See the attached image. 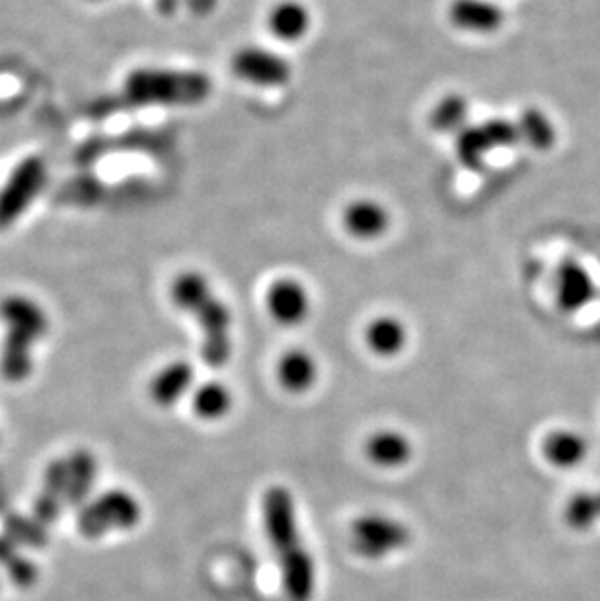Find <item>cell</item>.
<instances>
[{"label":"cell","mask_w":600,"mask_h":601,"mask_svg":"<svg viewBox=\"0 0 600 601\" xmlns=\"http://www.w3.org/2000/svg\"><path fill=\"white\" fill-rule=\"evenodd\" d=\"M7 571L8 579L12 580L16 587L30 588L38 580V566L22 555L16 556L14 561L8 564Z\"/></svg>","instance_id":"obj_28"},{"label":"cell","mask_w":600,"mask_h":601,"mask_svg":"<svg viewBox=\"0 0 600 601\" xmlns=\"http://www.w3.org/2000/svg\"><path fill=\"white\" fill-rule=\"evenodd\" d=\"M262 518L269 545L279 561L283 588L293 601H311L316 588V566L296 524L293 494L285 486L267 489Z\"/></svg>","instance_id":"obj_1"},{"label":"cell","mask_w":600,"mask_h":601,"mask_svg":"<svg viewBox=\"0 0 600 601\" xmlns=\"http://www.w3.org/2000/svg\"><path fill=\"white\" fill-rule=\"evenodd\" d=\"M195 317L199 322L205 341H203V361L210 366H223L230 358V309L225 302L218 298H210L205 302L201 308L195 312Z\"/></svg>","instance_id":"obj_7"},{"label":"cell","mask_w":600,"mask_h":601,"mask_svg":"<svg viewBox=\"0 0 600 601\" xmlns=\"http://www.w3.org/2000/svg\"><path fill=\"white\" fill-rule=\"evenodd\" d=\"M365 454L381 470H397L412 460V440L400 431L386 428L374 432L373 436L366 440Z\"/></svg>","instance_id":"obj_17"},{"label":"cell","mask_w":600,"mask_h":601,"mask_svg":"<svg viewBox=\"0 0 600 601\" xmlns=\"http://www.w3.org/2000/svg\"><path fill=\"white\" fill-rule=\"evenodd\" d=\"M565 524L576 532H589L600 522V491L579 493L565 504Z\"/></svg>","instance_id":"obj_24"},{"label":"cell","mask_w":600,"mask_h":601,"mask_svg":"<svg viewBox=\"0 0 600 601\" xmlns=\"http://www.w3.org/2000/svg\"><path fill=\"white\" fill-rule=\"evenodd\" d=\"M340 223L347 236L358 242L381 239L392 226V216L386 205L371 197L353 199L342 208Z\"/></svg>","instance_id":"obj_9"},{"label":"cell","mask_w":600,"mask_h":601,"mask_svg":"<svg viewBox=\"0 0 600 601\" xmlns=\"http://www.w3.org/2000/svg\"><path fill=\"white\" fill-rule=\"evenodd\" d=\"M4 535L14 541L16 545L43 548L47 543L46 525L39 524L36 518H23L10 514L4 522Z\"/></svg>","instance_id":"obj_26"},{"label":"cell","mask_w":600,"mask_h":601,"mask_svg":"<svg viewBox=\"0 0 600 601\" xmlns=\"http://www.w3.org/2000/svg\"><path fill=\"white\" fill-rule=\"evenodd\" d=\"M36 341L26 337L22 333L10 332L7 329V337L2 343L0 351V374L8 382H23L30 378L33 371V358H31V348Z\"/></svg>","instance_id":"obj_20"},{"label":"cell","mask_w":600,"mask_h":601,"mask_svg":"<svg viewBox=\"0 0 600 601\" xmlns=\"http://www.w3.org/2000/svg\"><path fill=\"white\" fill-rule=\"evenodd\" d=\"M215 294L210 288L209 278L199 270H184L174 277L170 285V298L181 312L195 314L205 302H209Z\"/></svg>","instance_id":"obj_21"},{"label":"cell","mask_w":600,"mask_h":601,"mask_svg":"<svg viewBox=\"0 0 600 601\" xmlns=\"http://www.w3.org/2000/svg\"><path fill=\"white\" fill-rule=\"evenodd\" d=\"M195 371L186 361L166 364L150 382V397L158 407H174L194 386Z\"/></svg>","instance_id":"obj_16"},{"label":"cell","mask_w":600,"mask_h":601,"mask_svg":"<svg viewBox=\"0 0 600 601\" xmlns=\"http://www.w3.org/2000/svg\"><path fill=\"white\" fill-rule=\"evenodd\" d=\"M233 72L256 86H283L291 78V65L281 55L264 47H244L233 57Z\"/></svg>","instance_id":"obj_6"},{"label":"cell","mask_w":600,"mask_h":601,"mask_svg":"<svg viewBox=\"0 0 600 601\" xmlns=\"http://www.w3.org/2000/svg\"><path fill=\"white\" fill-rule=\"evenodd\" d=\"M67 460V489L65 504L78 509L85 506L98 475V463L88 450H77Z\"/></svg>","instance_id":"obj_19"},{"label":"cell","mask_w":600,"mask_h":601,"mask_svg":"<svg viewBox=\"0 0 600 601\" xmlns=\"http://www.w3.org/2000/svg\"><path fill=\"white\" fill-rule=\"evenodd\" d=\"M311 28V8L303 0H279L267 12V31L281 43L303 41Z\"/></svg>","instance_id":"obj_11"},{"label":"cell","mask_w":600,"mask_h":601,"mask_svg":"<svg viewBox=\"0 0 600 601\" xmlns=\"http://www.w3.org/2000/svg\"><path fill=\"white\" fill-rule=\"evenodd\" d=\"M0 319L10 332H18L38 343L47 333L49 319L38 302L28 296L12 294L0 300Z\"/></svg>","instance_id":"obj_12"},{"label":"cell","mask_w":600,"mask_h":601,"mask_svg":"<svg viewBox=\"0 0 600 601\" xmlns=\"http://www.w3.org/2000/svg\"><path fill=\"white\" fill-rule=\"evenodd\" d=\"M407 327L396 316L382 314L366 324L365 345L374 356L378 358H394L404 351L407 345Z\"/></svg>","instance_id":"obj_15"},{"label":"cell","mask_w":600,"mask_h":601,"mask_svg":"<svg viewBox=\"0 0 600 601\" xmlns=\"http://www.w3.org/2000/svg\"><path fill=\"white\" fill-rule=\"evenodd\" d=\"M234 397L220 382H205L191 394V407L201 421H220L233 411Z\"/></svg>","instance_id":"obj_22"},{"label":"cell","mask_w":600,"mask_h":601,"mask_svg":"<svg viewBox=\"0 0 600 601\" xmlns=\"http://www.w3.org/2000/svg\"><path fill=\"white\" fill-rule=\"evenodd\" d=\"M459 139L460 160L470 168H475L482 164L483 156L490 150L511 147L517 140H521V137L517 125L503 119H493L480 127H466L460 132Z\"/></svg>","instance_id":"obj_8"},{"label":"cell","mask_w":600,"mask_h":601,"mask_svg":"<svg viewBox=\"0 0 600 601\" xmlns=\"http://www.w3.org/2000/svg\"><path fill=\"white\" fill-rule=\"evenodd\" d=\"M318 363L304 348H291L281 355L275 374L288 394H306L318 382Z\"/></svg>","instance_id":"obj_14"},{"label":"cell","mask_w":600,"mask_h":601,"mask_svg":"<svg viewBox=\"0 0 600 601\" xmlns=\"http://www.w3.org/2000/svg\"><path fill=\"white\" fill-rule=\"evenodd\" d=\"M468 101L460 93L446 96L436 104L431 114V124L435 129L443 132L459 131L466 124Z\"/></svg>","instance_id":"obj_25"},{"label":"cell","mask_w":600,"mask_h":601,"mask_svg":"<svg viewBox=\"0 0 600 601\" xmlns=\"http://www.w3.org/2000/svg\"><path fill=\"white\" fill-rule=\"evenodd\" d=\"M265 309L281 327H298L311 316L312 296L298 278H275L265 290Z\"/></svg>","instance_id":"obj_5"},{"label":"cell","mask_w":600,"mask_h":601,"mask_svg":"<svg viewBox=\"0 0 600 601\" xmlns=\"http://www.w3.org/2000/svg\"><path fill=\"white\" fill-rule=\"evenodd\" d=\"M446 18L452 28L472 36H491L503 28L505 10L495 0H451Z\"/></svg>","instance_id":"obj_10"},{"label":"cell","mask_w":600,"mask_h":601,"mask_svg":"<svg viewBox=\"0 0 600 601\" xmlns=\"http://www.w3.org/2000/svg\"><path fill=\"white\" fill-rule=\"evenodd\" d=\"M589 454L587 440L576 431H552L542 440V455L545 462L558 470H576Z\"/></svg>","instance_id":"obj_18"},{"label":"cell","mask_w":600,"mask_h":601,"mask_svg":"<svg viewBox=\"0 0 600 601\" xmlns=\"http://www.w3.org/2000/svg\"><path fill=\"white\" fill-rule=\"evenodd\" d=\"M62 501L61 496H57L53 493H47L41 489L36 504H33V518L38 520L39 524H53L57 518L61 516Z\"/></svg>","instance_id":"obj_27"},{"label":"cell","mask_w":600,"mask_h":601,"mask_svg":"<svg viewBox=\"0 0 600 601\" xmlns=\"http://www.w3.org/2000/svg\"><path fill=\"white\" fill-rule=\"evenodd\" d=\"M47 166L43 158L28 156L16 166L0 189V228H8L28 210L46 186Z\"/></svg>","instance_id":"obj_4"},{"label":"cell","mask_w":600,"mask_h":601,"mask_svg":"<svg viewBox=\"0 0 600 601\" xmlns=\"http://www.w3.org/2000/svg\"><path fill=\"white\" fill-rule=\"evenodd\" d=\"M594 298V280L583 265L568 262L561 265L555 280V300L569 314L583 309Z\"/></svg>","instance_id":"obj_13"},{"label":"cell","mask_w":600,"mask_h":601,"mask_svg":"<svg viewBox=\"0 0 600 601\" xmlns=\"http://www.w3.org/2000/svg\"><path fill=\"white\" fill-rule=\"evenodd\" d=\"M519 129V137L524 142H529L530 147L537 148V150H548L555 145V127H553L552 119L545 116L544 111L532 108L527 109L521 116V121L517 124Z\"/></svg>","instance_id":"obj_23"},{"label":"cell","mask_w":600,"mask_h":601,"mask_svg":"<svg viewBox=\"0 0 600 601\" xmlns=\"http://www.w3.org/2000/svg\"><path fill=\"white\" fill-rule=\"evenodd\" d=\"M412 533L402 522L382 514L357 518L351 530V543L358 555L368 561H382L407 548Z\"/></svg>","instance_id":"obj_3"},{"label":"cell","mask_w":600,"mask_h":601,"mask_svg":"<svg viewBox=\"0 0 600 601\" xmlns=\"http://www.w3.org/2000/svg\"><path fill=\"white\" fill-rule=\"evenodd\" d=\"M140 504L131 493L108 491L96 501L86 504L78 514V532L88 540L101 538L108 532L131 530L139 524Z\"/></svg>","instance_id":"obj_2"},{"label":"cell","mask_w":600,"mask_h":601,"mask_svg":"<svg viewBox=\"0 0 600 601\" xmlns=\"http://www.w3.org/2000/svg\"><path fill=\"white\" fill-rule=\"evenodd\" d=\"M18 556V545L8 535H0V564L8 566Z\"/></svg>","instance_id":"obj_29"}]
</instances>
